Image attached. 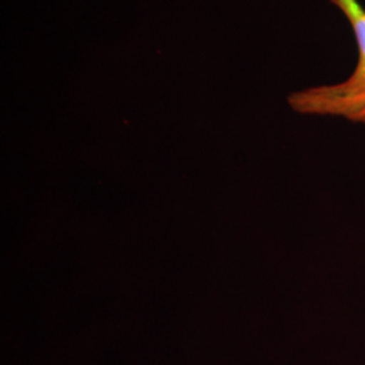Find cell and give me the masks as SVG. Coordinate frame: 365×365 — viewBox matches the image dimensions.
<instances>
[{
    "instance_id": "6da1fadb",
    "label": "cell",
    "mask_w": 365,
    "mask_h": 365,
    "mask_svg": "<svg viewBox=\"0 0 365 365\" xmlns=\"http://www.w3.org/2000/svg\"><path fill=\"white\" fill-rule=\"evenodd\" d=\"M330 3L339 7L352 27L359 52L357 66L345 81L294 93L289 103L300 113L365 123V9L359 0H330Z\"/></svg>"
}]
</instances>
